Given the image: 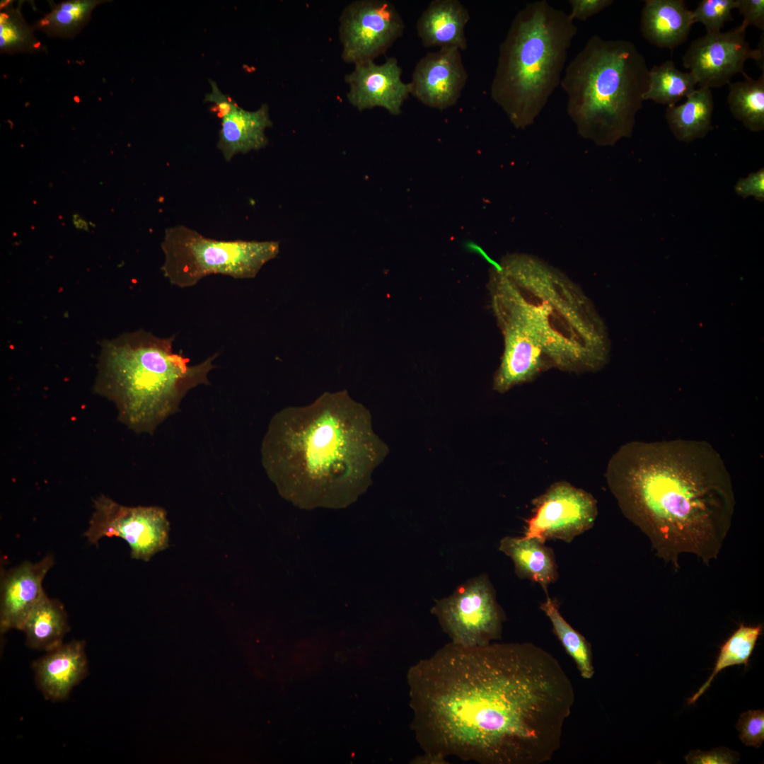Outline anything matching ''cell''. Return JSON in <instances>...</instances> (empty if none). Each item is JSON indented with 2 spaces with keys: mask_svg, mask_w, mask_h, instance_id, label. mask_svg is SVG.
Here are the masks:
<instances>
[{
  "mask_svg": "<svg viewBox=\"0 0 764 764\" xmlns=\"http://www.w3.org/2000/svg\"><path fill=\"white\" fill-rule=\"evenodd\" d=\"M407 679L424 763L550 761L575 701L559 661L531 642H450L412 666Z\"/></svg>",
  "mask_w": 764,
  "mask_h": 764,
  "instance_id": "6da1fadb",
  "label": "cell"
},
{
  "mask_svg": "<svg viewBox=\"0 0 764 764\" xmlns=\"http://www.w3.org/2000/svg\"><path fill=\"white\" fill-rule=\"evenodd\" d=\"M605 477L623 515L676 570L683 554L706 565L717 559L735 497L724 463L709 443L630 441L613 454Z\"/></svg>",
  "mask_w": 764,
  "mask_h": 764,
  "instance_id": "7a4b0ae2",
  "label": "cell"
},
{
  "mask_svg": "<svg viewBox=\"0 0 764 764\" xmlns=\"http://www.w3.org/2000/svg\"><path fill=\"white\" fill-rule=\"evenodd\" d=\"M384 449L367 411L342 391L277 413L261 452L280 494L301 508L313 509L354 502L369 486Z\"/></svg>",
  "mask_w": 764,
  "mask_h": 764,
  "instance_id": "3957f363",
  "label": "cell"
},
{
  "mask_svg": "<svg viewBox=\"0 0 764 764\" xmlns=\"http://www.w3.org/2000/svg\"><path fill=\"white\" fill-rule=\"evenodd\" d=\"M492 287L541 345L551 366L570 371H595L606 361L601 323L565 276L524 255L506 257Z\"/></svg>",
  "mask_w": 764,
  "mask_h": 764,
  "instance_id": "277c9868",
  "label": "cell"
},
{
  "mask_svg": "<svg viewBox=\"0 0 764 764\" xmlns=\"http://www.w3.org/2000/svg\"><path fill=\"white\" fill-rule=\"evenodd\" d=\"M174 340L139 330L102 344L94 390L115 403L118 419L136 433L153 434L189 390L210 384L218 353L189 365L173 351Z\"/></svg>",
  "mask_w": 764,
  "mask_h": 764,
  "instance_id": "5b68a950",
  "label": "cell"
},
{
  "mask_svg": "<svg viewBox=\"0 0 764 764\" xmlns=\"http://www.w3.org/2000/svg\"><path fill=\"white\" fill-rule=\"evenodd\" d=\"M649 70L633 42L591 36L569 63L560 82L567 112L578 134L601 146L631 137Z\"/></svg>",
  "mask_w": 764,
  "mask_h": 764,
  "instance_id": "8992f818",
  "label": "cell"
},
{
  "mask_svg": "<svg viewBox=\"0 0 764 764\" xmlns=\"http://www.w3.org/2000/svg\"><path fill=\"white\" fill-rule=\"evenodd\" d=\"M577 33L569 14L545 0L514 16L499 45L490 95L516 128L531 125L560 85Z\"/></svg>",
  "mask_w": 764,
  "mask_h": 764,
  "instance_id": "52a82bcc",
  "label": "cell"
},
{
  "mask_svg": "<svg viewBox=\"0 0 764 764\" xmlns=\"http://www.w3.org/2000/svg\"><path fill=\"white\" fill-rule=\"evenodd\" d=\"M161 267L170 284L191 287L210 274L254 278L279 251L278 241H220L207 238L183 225L165 231Z\"/></svg>",
  "mask_w": 764,
  "mask_h": 764,
  "instance_id": "ba28073f",
  "label": "cell"
},
{
  "mask_svg": "<svg viewBox=\"0 0 764 764\" xmlns=\"http://www.w3.org/2000/svg\"><path fill=\"white\" fill-rule=\"evenodd\" d=\"M431 612L452 643L478 647L501 637L504 613L485 574L467 580L448 596L437 600Z\"/></svg>",
  "mask_w": 764,
  "mask_h": 764,
  "instance_id": "9c48e42d",
  "label": "cell"
},
{
  "mask_svg": "<svg viewBox=\"0 0 764 764\" xmlns=\"http://www.w3.org/2000/svg\"><path fill=\"white\" fill-rule=\"evenodd\" d=\"M94 511L83 533L91 545L117 536L129 545L134 559L149 561L168 546L169 522L161 507H126L101 494L93 500Z\"/></svg>",
  "mask_w": 764,
  "mask_h": 764,
  "instance_id": "30bf717a",
  "label": "cell"
},
{
  "mask_svg": "<svg viewBox=\"0 0 764 764\" xmlns=\"http://www.w3.org/2000/svg\"><path fill=\"white\" fill-rule=\"evenodd\" d=\"M532 515L526 520L524 536L544 543H571L591 529L598 516L594 496L566 481L552 483L532 500Z\"/></svg>",
  "mask_w": 764,
  "mask_h": 764,
  "instance_id": "8fae6325",
  "label": "cell"
},
{
  "mask_svg": "<svg viewBox=\"0 0 764 764\" xmlns=\"http://www.w3.org/2000/svg\"><path fill=\"white\" fill-rule=\"evenodd\" d=\"M342 57L355 64L374 61L403 33L404 21L386 0H359L346 6L340 18Z\"/></svg>",
  "mask_w": 764,
  "mask_h": 764,
  "instance_id": "7c38bea8",
  "label": "cell"
},
{
  "mask_svg": "<svg viewBox=\"0 0 764 764\" xmlns=\"http://www.w3.org/2000/svg\"><path fill=\"white\" fill-rule=\"evenodd\" d=\"M748 25L727 32L706 33L693 40L683 56V66L690 70L702 88H720L742 74L746 62L754 59L763 68V35L759 47L752 49L746 40Z\"/></svg>",
  "mask_w": 764,
  "mask_h": 764,
  "instance_id": "4fadbf2b",
  "label": "cell"
},
{
  "mask_svg": "<svg viewBox=\"0 0 764 764\" xmlns=\"http://www.w3.org/2000/svg\"><path fill=\"white\" fill-rule=\"evenodd\" d=\"M492 307L504 340V354L494 377L493 388L505 393L515 386L532 381L551 366L526 324L506 307L495 303Z\"/></svg>",
  "mask_w": 764,
  "mask_h": 764,
  "instance_id": "5bb4252c",
  "label": "cell"
},
{
  "mask_svg": "<svg viewBox=\"0 0 764 764\" xmlns=\"http://www.w3.org/2000/svg\"><path fill=\"white\" fill-rule=\"evenodd\" d=\"M468 76L461 51L439 48L417 63L410 83V95L424 105L444 110L459 99Z\"/></svg>",
  "mask_w": 764,
  "mask_h": 764,
  "instance_id": "9a60e30c",
  "label": "cell"
},
{
  "mask_svg": "<svg viewBox=\"0 0 764 764\" xmlns=\"http://www.w3.org/2000/svg\"><path fill=\"white\" fill-rule=\"evenodd\" d=\"M401 74L402 69L394 57L381 64L374 61L355 64L345 77L349 87L347 99L359 111L380 107L398 115L410 95V83L403 81Z\"/></svg>",
  "mask_w": 764,
  "mask_h": 764,
  "instance_id": "2e32d148",
  "label": "cell"
},
{
  "mask_svg": "<svg viewBox=\"0 0 764 764\" xmlns=\"http://www.w3.org/2000/svg\"><path fill=\"white\" fill-rule=\"evenodd\" d=\"M54 564L51 555L37 562L24 561L1 578L0 631L21 630L30 613L46 595L42 581Z\"/></svg>",
  "mask_w": 764,
  "mask_h": 764,
  "instance_id": "e0dca14e",
  "label": "cell"
},
{
  "mask_svg": "<svg viewBox=\"0 0 764 764\" xmlns=\"http://www.w3.org/2000/svg\"><path fill=\"white\" fill-rule=\"evenodd\" d=\"M32 666L44 697L52 701L64 700L88 673L85 642L63 643L47 652Z\"/></svg>",
  "mask_w": 764,
  "mask_h": 764,
  "instance_id": "ac0fdd59",
  "label": "cell"
},
{
  "mask_svg": "<svg viewBox=\"0 0 764 764\" xmlns=\"http://www.w3.org/2000/svg\"><path fill=\"white\" fill-rule=\"evenodd\" d=\"M470 20L468 9L458 0H434L417 21V33L425 47L456 48L468 47L465 33Z\"/></svg>",
  "mask_w": 764,
  "mask_h": 764,
  "instance_id": "d6986e66",
  "label": "cell"
},
{
  "mask_svg": "<svg viewBox=\"0 0 764 764\" xmlns=\"http://www.w3.org/2000/svg\"><path fill=\"white\" fill-rule=\"evenodd\" d=\"M217 148L228 162L238 154L260 150L267 146V128L272 126L269 108L262 104L254 111L236 104L221 118Z\"/></svg>",
  "mask_w": 764,
  "mask_h": 764,
  "instance_id": "ffe728a7",
  "label": "cell"
},
{
  "mask_svg": "<svg viewBox=\"0 0 764 764\" xmlns=\"http://www.w3.org/2000/svg\"><path fill=\"white\" fill-rule=\"evenodd\" d=\"M694 24L692 11L683 0H646L641 14V32L651 44L669 50L683 44Z\"/></svg>",
  "mask_w": 764,
  "mask_h": 764,
  "instance_id": "44dd1931",
  "label": "cell"
},
{
  "mask_svg": "<svg viewBox=\"0 0 764 764\" xmlns=\"http://www.w3.org/2000/svg\"><path fill=\"white\" fill-rule=\"evenodd\" d=\"M499 550L511 558L519 578L538 584L548 595V586L558 579V567L551 548L535 538L506 536L500 540Z\"/></svg>",
  "mask_w": 764,
  "mask_h": 764,
  "instance_id": "7402d4cb",
  "label": "cell"
},
{
  "mask_svg": "<svg viewBox=\"0 0 764 764\" xmlns=\"http://www.w3.org/2000/svg\"><path fill=\"white\" fill-rule=\"evenodd\" d=\"M681 105L666 108L665 118L676 139L690 143L710 132L714 100L709 88L700 87Z\"/></svg>",
  "mask_w": 764,
  "mask_h": 764,
  "instance_id": "603a6c76",
  "label": "cell"
},
{
  "mask_svg": "<svg viewBox=\"0 0 764 764\" xmlns=\"http://www.w3.org/2000/svg\"><path fill=\"white\" fill-rule=\"evenodd\" d=\"M69 630L62 603L45 595L30 613L21 631L27 647L47 652L63 644Z\"/></svg>",
  "mask_w": 764,
  "mask_h": 764,
  "instance_id": "cb8c5ba5",
  "label": "cell"
},
{
  "mask_svg": "<svg viewBox=\"0 0 764 764\" xmlns=\"http://www.w3.org/2000/svg\"><path fill=\"white\" fill-rule=\"evenodd\" d=\"M105 0H68L52 3L49 13L34 27L49 37L71 39L76 37L91 20L93 11Z\"/></svg>",
  "mask_w": 764,
  "mask_h": 764,
  "instance_id": "d4e9b609",
  "label": "cell"
},
{
  "mask_svg": "<svg viewBox=\"0 0 764 764\" xmlns=\"http://www.w3.org/2000/svg\"><path fill=\"white\" fill-rule=\"evenodd\" d=\"M744 81L731 82L727 103L733 116L752 132L764 129V71L753 79L744 71Z\"/></svg>",
  "mask_w": 764,
  "mask_h": 764,
  "instance_id": "484cf974",
  "label": "cell"
},
{
  "mask_svg": "<svg viewBox=\"0 0 764 764\" xmlns=\"http://www.w3.org/2000/svg\"><path fill=\"white\" fill-rule=\"evenodd\" d=\"M693 74L677 69L672 60L654 65L649 70L647 89L644 100H651L656 103L672 106L683 98L688 97L696 88Z\"/></svg>",
  "mask_w": 764,
  "mask_h": 764,
  "instance_id": "4316f807",
  "label": "cell"
},
{
  "mask_svg": "<svg viewBox=\"0 0 764 764\" xmlns=\"http://www.w3.org/2000/svg\"><path fill=\"white\" fill-rule=\"evenodd\" d=\"M21 4L13 1L0 4V52L1 54L35 53L46 47L36 37L35 28L29 25L21 13Z\"/></svg>",
  "mask_w": 764,
  "mask_h": 764,
  "instance_id": "83f0119b",
  "label": "cell"
},
{
  "mask_svg": "<svg viewBox=\"0 0 764 764\" xmlns=\"http://www.w3.org/2000/svg\"><path fill=\"white\" fill-rule=\"evenodd\" d=\"M540 610L552 623L553 631L569 655L574 660L582 678L591 679L594 675L590 644L564 618L556 599L546 596Z\"/></svg>",
  "mask_w": 764,
  "mask_h": 764,
  "instance_id": "f1b7e54d",
  "label": "cell"
},
{
  "mask_svg": "<svg viewBox=\"0 0 764 764\" xmlns=\"http://www.w3.org/2000/svg\"><path fill=\"white\" fill-rule=\"evenodd\" d=\"M762 631V625L747 626L741 624L739 628L721 646L712 673L707 681L688 699V704L694 703L709 688L714 678L724 668L739 664L747 666L750 656Z\"/></svg>",
  "mask_w": 764,
  "mask_h": 764,
  "instance_id": "f546056e",
  "label": "cell"
},
{
  "mask_svg": "<svg viewBox=\"0 0 764 764\" xmlns=\"http://www.w3.org/2000/svg\"><path fill=\"white\" fill-rule=\"evenodd\" d=\"M737 6L738 0H702L692 11L693 23H702L707 33L719 32L733 20L731 11Z\"/></svg>",
  "mask_w": 764,
  "mask_h": 764,
  "instance_id": "4dcf8cb0",
  "label": "cell"
},
{
  "mask_svg": "<svg viewBox=\"0 0 764 764\" xmlns=\"http://www.w3.org/2000/svg\"><path fill=\"white\" fill-rule=\"evenodd\" d=\"M736 728L744 745L760 747L764 741V711L756 710L743 712Z\"/></svg>",
  "mask_w": 764,
  "mask_h": 764,
  "instance_id": "1f68e13d",
  "label": "cell"
},
{
  "mask_svg": "<svg viewBox=\"0 0 764 764\" xmlns=\"http://www.w3.org/2000/svg\"><path fill=\"white\" fill-rule=\"evenodd\" d=\"M685 760L688 764H732L739 760V754L725 747H718L705 752L690 751Z\"/></svg>",
  "mask_w": 764,
  "mask_h": 764,
  "instance_id": "d6a6232c",
  "label": "cell"
},
{
  "mask_svg": "<svg viewBox=\"0 0 764 764\" xmlns=\"http://www.w3.org/2000/svg\"><path fill=\"white\" fill-rule=\"evenodd\" d=\"M736 193L746 198L754 197L758 201H764V169L760 168L750 173L746 178H740L734 186Z\"/></svg>",
  "mask_w": 764,
  "mask_h": 764,
  "instance_id": "836d02e7",
  "label": "cell"
},
{
  "mask_svg": "<svg viewBox=\"0 0 764 764\" xmlns=\"http://www.w3.org/2000/svg\"><path fill=\"white\" fill-rule=\"evenodd\" d=\"M571 10L569 16L573 21H586L610 6L613 0H569Z\"/></svg>",
  "mask_w": 764,
  "mask_h": 764,
  "instance_id": "e575fe53",
  "label": "cell"
},
{
  "mask_svg": "<svg viewBox=\"0 0 764 764\" xmlns=\"http://www.w3.org/2000/svg\"><path fill=\"white\" fill-rule=\"evenodd\" d=\"M737 9L748 26L753 25L764 30L763 0H738Z\"/></svg>",
  "mask_w": 764,
  "mask_h": 764,
  "instance_id": "d590c367",
  "label": "cell"
},
{
  "mask_svg": "<svg viewBox=\"0 0 764 764\" xmlns=\"http://www.w3.org/2000/svg\"><path fill=\"white\" fill-rule=\"evenodd\" d=\"M209 81L212 87V91L205 96L204 101L212 103L214 105V110L216 112L217 116L221 118L223 115L229 112L237 103L229 96L223 93L215 81L210 79Z\"/></svg>",
  "mask_w": 764,
  "mask_h": 764,
  "instance_id": "8d00e7d4",
  "label": "cell"
},
{
  "mask_svg": "<svg viewBox=\"0 0 764 764\" xmlns=\"http://www.w3.org/2000/svg\"><path fill=\"white\" fill-rule=\"evenodd\" d=\"M74 224H75V226L80 224L79 226H78V228H83V229H86V230L87 229V227H86L87 224L83 220L78 219L77 221H74Z\"/></svg>",
  "mask_w": 764,
  "mask_h": 764,
  "instance_id": "74e56055",
  "label": "cell"
}]
</instances>
